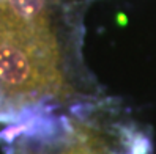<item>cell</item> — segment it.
I'll return each mask as SVG.
<instances>
[{"mask_svg":"<svg viewBox=\"0 0 156 154\" xmlns=\"http://www.w3.org/2000/svg\"><path fill=\"white\" fill-rule=\"evenodd\" d=\"M76 46L62 33L52 0H0V116H40L80 104Z\"/></svg>","mask_w":156,"mask_h":154,"instance_id":"1","label":"cell"},{"mask_svg":"<svg viewBox=\"0 0 156 154\" xmlns=\"http://www.w3.org/2000/svg\"><path fill=\"white\" fill-rule=\"evenodd\" d=\"M5 134L2 154H153L142 126L106 104H79L63 115L33 116Z\"/></svg>","mask_w":156,"mask_h":154,"instance_id":"2","label":"cell"}]
</instances>
